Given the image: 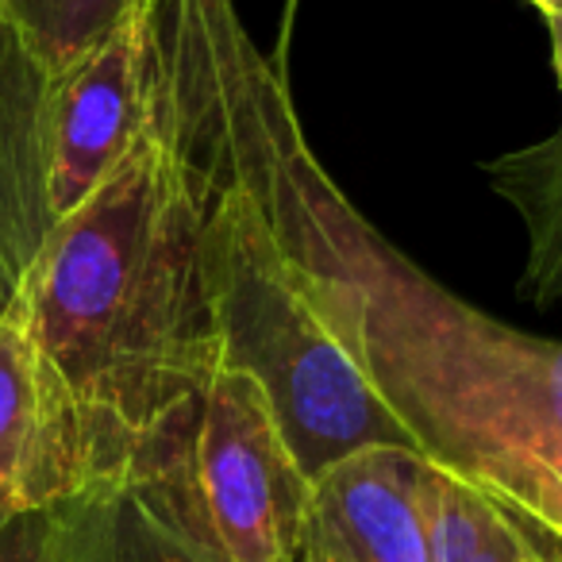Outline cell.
<instances>
[{"label":"cell","mask_w":562,"mask_h":562,"mask_svg":"<svg viewBox=\"0 0 562 562\" xmlns=\"http://www.w3.org/2000/svg\"><path fill=\"white\" fill-rule=\"evenodd\" d=\"M431 562H539L524 531L459 474L424 462Z\"/></svg>","instance_id":"10"},{"label":"cell","mask_w":562,"mask_h":562,"mask_svg":"<svg viewBox=\"0 0 562 562\" xmlns=\"http://www.w3.org/2000/svg\"><path fill=\"white\" fill-rule=\"evenodd\" d=\"M47 97L50 74L0 0V305L16 297L47 243Z\"/></svg>","instance_id":"7"},{"label":"cell","mask_w":562,"mask_h":562,"mask_svg":"<svg viewBox=\"0 0 562 562\" xmlns=\"http://www.w3.org/2000/svg\"><path fill=\"white\" fill-rule=\"evenodd\" d=\"M297 562H347L344 551L336 547V539L321 528L316 516H308V531H305V543H301Z\"/></svg>","instance_id":"14"},{"label":"cell","mask_w":562,"mask_h":562,"mask_svg":"<svg viewBox=\"0 0 562 562\" xmlns=\"http://www.w3.org/2000/svg\"><path fill=\"white\" fill-rule=\"evenodd\" d=\"M155 0L135 9L50 81L47 97V204L55 224L70 216L127 155L147 112Z\"/></svg>","instance_id":"5"},{"label":"cell","mask_w":562,"mask_h":562,"mask_svg":"<svg viewBox=\"0 0 562 562\" xmlns=\"http://www.w3.org/2000/svg\"><path fill=\"white\" fill-rule=\"evenodd\" d=\"M485 178L513 204L528 235L520 293L539 308H562V127L485 162Z\"/></svg>","instance_id":"9"},{"label":"cell","mask_w":562,"mask_h":562,"mask_svg":"<svg viewBox=\"0 0 562 562\" xmlns=\"http://www.w3.org/2000/svg\"><path fill=\"white\" fill-rule=\"evenodd\" d=\"M528 4H536V9L543 12L547 20H559L562 16V0H528Z\"/></svg>","instance_id":"17"},{"label":"cell","mask_w":562,"mask_h":562,"mask_svg":"<svg viewBox=\"0 0 562 562\" xmlns=\"http://www.w3.org/2000/svg\"><path fill=\"white\" fill-rule=\"evenodd\" d=\"M81 497L89 505L93 562H224L178 536L127 490H101Z\"/></svg>","instance_id":"11"},{"label":"cell","mask_w":562,"mask_h":562,"mask_svg":"<svg viewBox=\"0 0 562 562\" xmlns=\"http://www.w3.org/2000/svg\"><path fill=\"white\" fill-rule=\"evenodd\" d=\"M551 24V50H554V74H559V93H562V16L547 20Z\"/></svg>","instance_id":"16"},{"label":"cell","mask_w":562,"mask_h":562,"mask_svg":"<svg viewBox=\"0 0 562 562\" xmlns=\"http://www.w3.org/2000/svg\"><path fill=\"white\" fill-rule=\"evenodd\" d=\"M0 562H93L86 497L12 513L0 524Z\"/></svg>","instance_id":"13"},{"label":"cell","mask_w":562,"mask_h":562,"mask_svg":"<svg viewBox=\"0 0 562 562\" xmlns=\"http://www.w3.org/2000/svg\"><path fill=\"white\" fill-rule=\"evenodd\" d=\"M224 109L313 305L413 447L513 520L562 531V339L470 305L390 243L308 143L290 78L224 12Z\"/></svg>","instance_id":"1"},{"label":"cell","mask_w":562,"mask_h":562,"mask_svg":"<svg viewBox=\"0 0 562 562\" xmlns=\"http://www.w3.org/2000/svg\"><path fill=\"white\" fill-rule=\"evenodd\" d=\"M424 454L367 447L313 482V516L347 562H431Z\"/></svg>","instance_id":"8"},{"label":"cell","mask_w":562,"mask_h":562,"mask_svg":"<svg viewBox=\"0 0 562 562\" xmlns=\"http://www.w3.org/2000/svg\"><path fill=\"white\" fill-rule=\"evenodd\" d=\"M227 4L155 0L139 132L12 297L78 424L89 493L116 490L150 428L220 370L204 239L227 173Z\"/></svg>","instance_id":"2"},{"label":"cell","mask_w":562,"mask_h":562,"mask_svg":"<svg viewBox=\"0 0 562 562\" xmlns=\"http://www.w3.org/2000/svg\"><path fill=\"white\" fill-rule=\"evenodd\" d=\"M508 520H513V516H508ZM513 524L524 531V539H528V547L536 551L539 562H562V531H547V528H536V524H524V520H513Z\"/></svg>","instance_id":"15"},{"label":"cell","mask_w":562,"mask_h":562,"mask_svg":"<svg viewBox=\"0 0 562 562\" xmlns=\"http://www.w3.org/2000/svg\"><path fill=\"white\" fill-rule=\"evenodd\" d=\"M89 493L78 424L16 301L0 305V505L50 508Z\"/></svg>","instance_id":"6"},{"label":"cell","mask_w":562,"mask_h":562,"mask_svg":"<svg viewBox=\"0 0 562 562\" xmlns=\"http://www.w3.org/2000/svg\"><path fill=\"white\" fill-rule=\"evenodd\" d=\"M9 516H12V508H4V505H0V524L9 520Z\"/></svg>","instance_id":"18"},{"label":"cell","mask_w":562,"mask_h":562,"mask_svg":"<svg viewBox=\"0 0 562 562\" xmlns=\"http://www.w3.org/2000/svg\"><path fill=\"white\" fill-rule=\"evenodd\" d=\"M4 4L50 81L86 58L135 9V0H4Z\"/></svg>","instance_id":"12"},{"label":"cell","mask_w":562,"mask_h":562,"mask_svg":"<svg viewBox=\"0 0 562 562\" xmlns=\"http://www.w3.org/2000/svg\"><path fill=\"white\" fill-rule=\"evenodd\" d=\"M116 490L224 562H297L313 516V482L262 385L232 367L150 428Z\"/></svg>","instance_id":"4"},{"label":"cell","mask_w":562,"mask_h":562,"mask_svg":"<svg viewBox=\"0 0 562 562\" xmlns=\"http://www.w3.org/2000/svg\"><path fill=\"white\" fill-rule=\"evenodd\" d=\"M204 281L220 367L243 370L262 385L308 482L367 447L416 451L405 424L321 321L297 262L273 232L262 196L235 162L232 139L204 239Z\"/></svg>","instance_id":"3"}]
</instances>
